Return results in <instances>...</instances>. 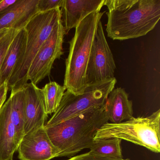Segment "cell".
<instances>
[{
	"instance_id": "277c9868",
	"label": "cell",
	"mask_w": 160,
	"mask_h": 160,
	"mask_svg": "<svg viewBox=\"0 0 160 160\" xmlns=\"http://www.w3.org/2000/svg\"><path fill=\"white\" fill-rule=\"evenodd\" d=\"M60 9L39 12L25 27L27 33L25 52L7 83L8 89H18L28 83L27 75L35 55L61 21Z\"/></svg>"
},
{
	"instance_id": "ba28073f",
	"label": "cell",
	"mask_w": 160,
	"mask_h": 160,
	"mask_svg": "<svg viewBox=\"0 0 160 160\" xmlns=\"http://www.w3.org/2000/svg\"><path fill=\"white\" fill-rule=\"evenodd\" d=\"M116 68L114 57L100 21L97 26L86 69V85H94L113 79L115 78Z\"/></svg>"
},
{
	"instance_id": "4fadbf2b",
	"label": "cell",
	"mask_w": 160,
	"mask_h": 160,
	"mask_svg": "<svg viewBox=\"0 0 160 160\" xmlns=\"http://www.w3.org/2000/svg\"><path fill=\"white\" fill-rule=\"evenodd\" d=\"M39 0H17L12 5L0 13V30H20L38 12Z\"/></svg>"
},
{
	"instance_id": "8fae6325",
	"label": "cell",
	"mask_w": 160,
	"mask_h": 160,
	"mask_svg": "<svg viewBox=\"0 0 160 160\" xmlns=\"http://www.w3.org/2000/svg\"><path fill=\"white\" fill-rule=\"evenodd\" d=\"M25 94V134L43 127L47 119L44 103L41 89L33 83H27L22 87Z\"/></svg>"
},
{
	"instance_id": "8992f818",
	"label": "cell",
	"mask_w": 160,
	"mask_h": 160,
	"mask_svg": "<svg viewBox=\"0 0 160 160\" xmlns=\"http://www.w3.org/2000/svg\"><path fill=\"white\" fill-rule=\"evenodd\" d=\"M25 94L21 88L12 89L0 109V160H12L25 135Z\"/></svg>"
},
{
	"instance_id": "52a82bcc",
	"label": "cell",
	"mask_w": 160,
	"mask_h": 160,
	"mask_svg": "<svg viewBox=\"0 0 160 160\" xmlns=\"http://www.w3.org/2000/svg\"><path fill=\"white\" fill-rule=\"evenodd\" d=\"M116 83L115 78L102 83L88 86L84 92L79 95H74L67 91L58 109L45 126H52L91 108L102 107Z\"/></svg>"
},
{
	"instance_id": "ffe728a7",
	"label": "cell",
	"mask_w": 160,
	"mask_h": 160,
	"mask_svg": "<svg viewBox=\"0 0 160 160\" xmlns=\"http://www.w3.org/2000/svg\"><path fill=\"white\" fill-rule=\"evenodd\" d=\"M66 160H130L129 159H114L102 157L99 155L92 154L90 152L79 154L77 156H74Z\"/></svg>"
},
{
	"instance_id": "5b68a950",
	"label": "cell",
	"mask_w": 160,
	"mask_h": 160,
	"mask_svg": "<svg viewBox=\"0 0 160 160\" xmlns=\"http://www.w3.org/2000/svg\"><path fill=\"white\" fill-rule=\"evenodd\" d=\"M160 110L148 117L131 118L118 123L108 122L98 130L93 140L120 138L160 152Z\"/></svg>"
},
{
	"instance_id": "cb8c5ba5",
	"label": "cell",
	"mask_w": 160,
	"mask_h": 160,
	"mask_svg": "<svg viewBox=\"0 0 160 160\" xmlns=\"http://www.w3.org/2000/svg\"></svg>"
},
{
	"instance_id": "6da1fadb",
	"label": "cell",
	"mask_w": 160,
	"mask_h": 160,
	"mask_svg": "<svg viewBox=\"0 0 160 160\" xmlns=\"http://www.w3.org/2000/svg\"><path fill=\"white\" fill-rule=\"evenodd\" d=\"M108 36L124 41L145 36L160 18V0H104Z\"/></svg>"
},
{
	"instance_id": "9c48e42d",
	"label": "cell",
	"mask_w": 160,
	"mask_h": 160,
	"mask_svg": "<svg viewBox=\"0 0 160 160\" xmlns=\"http://www.w3.org/2000/svg\"><path fill=\"white\" fill-rule=\"evenodd\" d=\"M64 35L61 20L35 55L28 71V82L30 81L37 86L50 75L55 60L63 55L62 44Z\"/></svg>"
},
{
	"instance_id": "9a60e30c",
	"label": "cell",
	"mask_w": 160,
	"mask_h": 160,
	"mask_svg": "<svg viewBox=\"0 0 160 160\" xmlns=\"http://www.w3.org/2000/svg\"><path fill=\"white\" fill-rule=\"evenodd\" d=\"M27 33L25 28L18 32L12 42L0 70V87L8 83L17 64L25 52Z\"/></svg>"
},
{
	"instance_id": "d6986e66",
	"label": "cell",
	"mask_w": 160,
	"mask_h": 160,
	"mask_svg": "<svg viewBox=\"0 0 160 160\" xmlns=\"http://www.w3.org/2000/svg\"><path fill=\"white\" fill-rule=\"evenodd\" d=\"M63 0H39L37 8L39 12H46L61 8Z\"/></svg>"
},
{
	"instance_id": "e0dca14e",
	"label": "cell",
	"mask_w": 160,
	"mask_h": 160,
	"mask_svg": "<svg viewBox=\"0 0 160 160\" xmlns=\"http://www.w3.org/2000/svg\"><path fill=\"white\" fill-rule=\"evenodd\" d=\"M66 89L57 82L52 81L41 89L46 112L51 114L56 112L61 102Z\"/></svg>"
},
{
	"instance_id": "3957f363",
	"label": "cell",
	"mask_w": 160,
	"mask_h": 160,
	"mask_svg": "<svg viewBox=\"0 0 160 160\" xmlns=\"http://www.w3.org/2000/svg\"><path fill=\"white\" fill-rule=\"evenodd\" d=\"M103 14L93 13L83 19L75 28L74 36L69 42L63 87L74 95L82 94L87 87L86 69L97 26Z\"/></svg>"
},
{
	"instance_id": "7a4b0ae2",
	"label": "cell",
	"mask_w": 160,
	"mask_h": 160,
	"mask_svg": "<svg viewBox=\"0 0 160 160\" xmlns=\"http://www.w3.org/2000/svg\"><path fill=\"white\" fill-rule=\"evenodd\" d=\"M108 122L103 106L89 109L55 125L44 126L51 142L59 151L58 157H72L90 148L97 131Z\"/></svg>"
},
{
	"instance_id": "603a6c76",
	"label": "cell",
	"mask_w": 160,
	"mask_h": 160,
	"mask_svg": "<svg viewBox=\"0 0 160 160\" xmlns=\"http://www.w3.org/2000/svg\"><path fill=\"white\" fill-rule=\"evenodd\" d=\"M11 29L5 28L0 30V41L5 36Z\"/></svg>"
},
{
	"instance_id": "7402d4cb",
	"label": "cell",
	"mask_w": 160,
	"mask_h": 160,
	"mask_svg": "<svg viewBox=\"0 0 160 160\" xmlns=\"http://www.w3.org/2000/svg\"><path fill=\"white\" fill-rule=\"evenodd\" d=\"M17 0H2L0 2V13L15 3Z\"/></svg>"
},
{
	"instance_id": "2e32d148",
	"label": "cell",
	"mask_w": 160,
	"mask_h": 160,
	"mask_svg": "<svg viewBox=\"0 0 160 160\" xmlns=\"http://www.w3.org/2000/svg\"><path fill=\"white\" fill-rule=\"evenodd\" d=\"M120 138H107L93 140L90 148L91 153L102 157L114 159H123Z\"/></svg>"
},
{
	"instance_id": "7c38bea8",
	"label": "cell",
	"mask_w": 160,
	"mask_h": 160,
	"mask_svg": "<svg viewBox=\"0 0 160 160\" xmlns=\"http://www.w3.org/2000/svg\"><path fill=\"white\" fill-rule=\"evenodd\" d=\"M104 2V0H63L60 10L65 34L91 14L100 12Z\"/></svg>"
},
{
	"instance_id": "30bf717a",
	"label": "cell",
	"mask_w": 160,
	"mask_h": 160,
	"mask_svg": "<svg viewBox=\"0 0 160 160\" xmlns=\"http://www.w3.org/2000/svg\"><path fill=\"white\" fill-rule=\"evenodd\" d=\"M20 160H50L60 152L53 145L45 126L25 134L18 149Z\"/></svg>"
},
{
	"instance_id": "ac0fdd59",
	"label": "cell",
	"mask_w": 160,
	"mask_h": 160,
	"mask_svg": "<svg viewBox=\"0 0 160 160\" xmlns=\"http://www.w3.org/2000/svg\"><path fill=\"white\" fill-rule=\"evenodd\" d=\"M19 30H20L11 29L0 41V70L1 69L9 48Z\"/></svg>"
},
{
	"instance_id": "5bb4252c",
	"label": "cell",
	"mask_w": 160,
	"mask_h": 160,
	"mask_svg": "<svg viewBox=\"0 0 160 160\" xmlns=\"http://www.w3.org/2000/svg\"><path fill=\"white\" fill-rule=\"evenodd\" d=\"M121 88L112 90L108 96L104 107L110 123H118L132 118V102Z\"/></svg>"
},
{
	"instance_id": "44dd1931",
	"label": "cell",
	"mask_w": 160,
	"mask_h": 160,
	"mask_svg": "<svg viewBox=\"0 0 160 160\" xmlns=\"http://www.w3.org/2000/svg\"><path fill=\"white\" fill-rule=\"evenodd\" d=\"M8 90L7 83H5L0 87V106H2L4 103Z\"/></svg>"
}]
</instances>
